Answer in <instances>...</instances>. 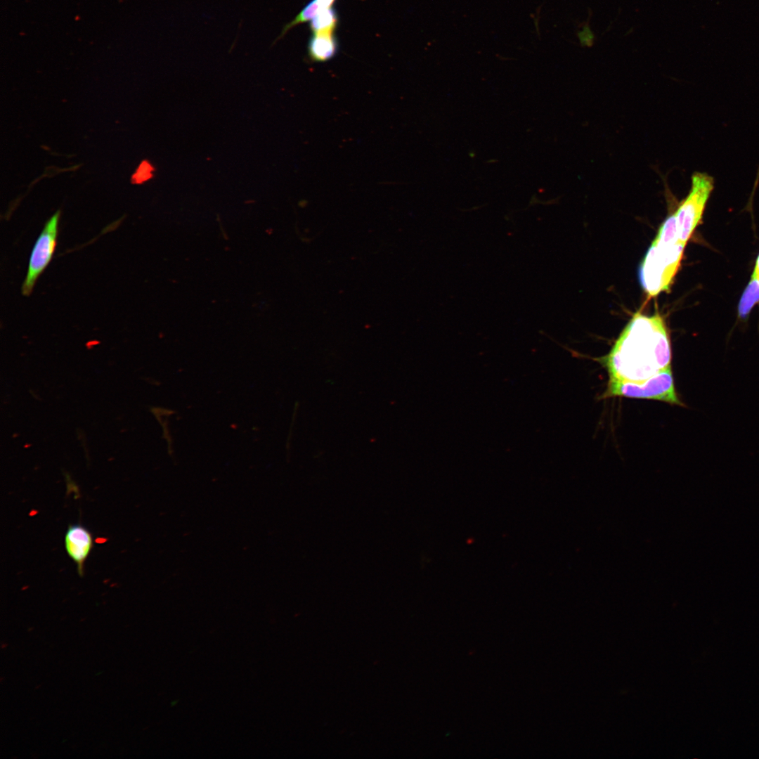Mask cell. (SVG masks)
<instances>
[{"instance_id":"obj_1","label":"cell","mask_w":759,"mask_h":759,"mask_svg":"<svg viewBox=\"0 0 759 759\" xmlns=\"http://www.w3.org/2000/svg\"><path fill=\"white\" fill-rule=\"evenodd\" d=\"M669 333L663 317L635 313L601 363L609 378L644 381L670 366Z\"/></svg>"},{"instance_id":"obj_2","label":"cell","mask_w":759,"mask_h":759,"mask_svg":"<svg viewBox=\"0 0 759 759\" xmlns=\"http://www.w3.org/2000/svg\"><path fill=\"white\" fill-rule=\"evenodd\" d=\"M685 245L679 238L673 212L659 227L638 268L640 285L649 297L669 290Z\"/></svg>"},{"instance_id":"obj_3","label":"cell","mask_w":759,"mask_h":759,"mask_svg":"<svg viewBox=\"0 0 759 759\" xmlns=\"http://www.w3.org/2000/svg\"><path fill=\"white\" fill-rule=\"evenodd\" d=\"M614 396L656 400L685 407L676 391L671 366L640 382L609 378L602 398Z\"/></svg>"},{"instance_id":"obj_4","label":"cell","mask_w":759,"mask_h":759,"mask_svg":"<svg viewBox=\"0 0 759 759\" xmlns=\"http://www.w3.org/2000/svg\"><path fill=\"white\" fill-rule=\"evenodd\" d=\"M713 188L711 176L699 171L692 174L689 193L674 212L677 234L683 243L687 244L701 221Z\"/></svg>"},{"instance_id":"obj_5","label":"cell","mask_w":759,"mask_h":759,"mask_svg":"<svg viewBox=\"0 0 759 759\" xmlns=\"http://www.w3.org/2000/svg\"><path fill=\"white\" fill-rule=\"evenodd\" d=\"M60 211L56 212L45 223L32 248L26 277L22 285V294L30 296L38 278L53 257L58 233Z\"/></svg>"},{"instance_id":"obj_6","label":"cell","mask_w":759,"mask_h":759,"mask_svg":"<svg viewBox=\"0 0 759 759\" xmlns=\"http://www.w3.org/2000/svg\"><path fill=\"white\" fill-rule=\"evenodd\" d=\"M93 546L90 531L80 524L69 526L65 536V547L69 557L77 565L80 576L83 574L84 564Z\"/></svg>"},{"instance_id":"obj_7","label":"cell","mask_w":759,"mask_h":759,"mask_svg":"<svg viewBox=\"0 0 759 759\" xmlns=\"http://www.w3.org/2000/svg\"><path fill=\"white\" fill-rule=\"evenodd\" d=\"M338 50L334 32L313 33L308 44V54L314 62H325L333 58Z\"/></svg>"},{"instance_id":"obj_8","label":"cell","mask_w":759,"mask_h":759,"mask_svg":"<svg viewBox=\"0 0 759 759\" xmlns=\"http://www.w3.org/2000/svg\"><path fill=\"white\" fill-rule=\"evenodd\" d=\"M337 0H311L301 10L292 21L283 27L280 34L275 42L280 39L294 27L301 23L309 22L321 11L333 7V4Z\"/></svg>"},{"instance_id":"obj_9","label":"cell","mask_w":759,"mask_h":759,"mask_svg":"<svg viewBox=\"0 0 759 759\" xmlns=\"http://www.w3.org/2000/svg\"><path fill=\"white\" fill-rule=\"evenodd\" d=\"M759 303V280L751 277L745 288L738 305V316L746 319L752 309Z\"/></svg>"},{"instance_id":"obj_10","label":"cell","mask_w":759,"mask_h":759,"mask_svg":"<svg viewBox=\"0 0 759 759\" xmlns=\"http://www.w3.org/2000/svg\"><path fill=\"white\" fill-rule=\"evenodd\" d=\"M309 22L313 33L334 32L338 24L337 13L333 7L325 8Z\"/></svg>"},{"instance_id":"obj_11","label":"cell","mask_w":759,"mask_h":759,"mask_svg":"<svg viewBox=\"0 0 759 759\" xmlns=\"http://www.w3.org/2000/svg\"><path fill=\"white\" fill-rule=\"evenodd\" d=\"M578 36L582 45L588 46L592 45L595 36L588 26L583 27L582 30L578 33Z\"/></svg>"},{"instance_id":"obj_12","label":"cell","mask_w":759,"mask_h":759,"mask_svg":"<svg viewBox=\"0 0 759 759\" xmlns=\"http://www.w3.org/2000/svg\"><path fill=\"white\" fill-rule=\"evenodd\" d=\"M752 277H754V278L759 280V255H758V257L757 258V260H756V262H755V268H754V271H753Z\"/></svg>"},{"instance_id":"obj_13","label":"cell","mask_w":759,"mask_h":759,"mask_svg":"<svg viewBox=\"0 0 759 759\" xmlns=\"http://www.w3.org/2000/svg\"><path fill=\"white\" fill-rule=\"evenodd\" d=\"M6 646H7V644H2V645H1V648H2V649H4V648H6Z\"/></svg>"}]
</instances>
